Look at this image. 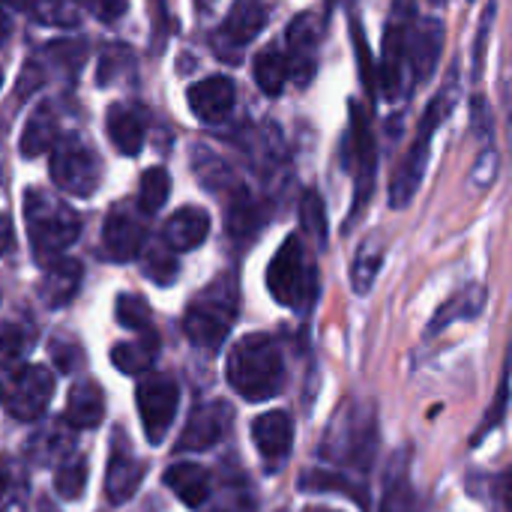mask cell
Segmentation results:
<instances>
[{"instance_id":"cell-1","label":"cell","mask_w":512,"mask_h":512,"mask_svg":"<svg viewBox=\"0 0 512 512\" xmlns=\"http://www.w3.org/2000/svg\"><path fill=\"white\" fill-rule=\"evenodd\" d=\"M228 384L249 402H267L279 396L285 384V363L276 339L267 333L243 336L228 354Z\"/></svg>"},{"instance_id":"cell-2","label":"cell","mask_w":512,"mask_h":512,"mask_svg":"<svg viewBox=\"0 0 512 512\" xmlns=\"http://www.w3.org/2000/svg\"><path fill=\"white\" fill-rule=\"evenodd\" d=\"M24 222H27L30 246L39 264L60 258L81 234L78 213L42 189L24 192Z\"/></svg>"},{"instance_id":"cell-3","label":"cell","mask_w":512,"mask_h":512,"mask_svg":"<svg viewBox=\"0 0 512 512\" xmlns=\"http://www.w3.org/2000/svg\"><path fill=\"white\" fill-rule=\"evenodd\" d=\"M237 309H240V288L237 279L225 273L216 282H210L201 294H195V300L183 315V330L192 339V345L216 351L231 333L237 321Z\"/></svg>"},{"instance_id":"cell-4","label":"cell","mask_w":512,"mask_h":512,"mask_svg":"<svg viewBox=\"0 0 512 512\" xmlns=\"http://www.w3.org/2000/svg\"><path fill=\"white\" fill-rule=\"evenodd\" d=\"M375 450H378V423L372 408L360 402H348L327 429L321 447L324 459H330L333 465L366 471L375 462Z\"/></svg>"},{"instance_id":"cell-5","label":"cell","mask_w":512,"mask_h":512,"mask_svg":"<svg viewBox=\"0 0 512 512\" xmlns=\"http://www.w3.org/2000/svg\"><path fill=\"white\" fill-rule=\"evenodd\" d=\"M267 288L276 297V303H282L288 309H300L312 300L315 270L306 261V252H303V243L297 234H291L273 255V261L267 267Z\"/></svg>"},{"instance_id":"cell-6","label":"cell","mask_w":512,"mask_h":512,"mask_svg":"<svg viewBox=\"0 0 512 512\" xmlns=\"http://www.w3.org/2000/svg\"><path fill=\"white\" fill-rule=\"evenodd\" d=\"M414 9L408 0H399L396 12L390 15V24L384 30V48H381V66L378 81L387 99H399L405 93V72H408V45H411V21Z\"/></svg>"},{"instance_id":"cell-7","label":"cell","mask_w":512,"mask_h":512,"mask_svg":"<svg viewBox=\"0 0 512 512\" xmlns=\"http://www.w3.org/2000/svg\"><path fill=\"white\" fill-rule=\"evenodd\" d=\"M51 180L75 198H90L102 183L99 156L81 141H63L51 156Z\"/></svg>"},{"instance_id":"cell-8","label":"cell","mask_w":512,"mask_h":512,"mask_svg":"<svg viewBox=\"0 0 512 512\" xmlns=\"http://www.w3.org/2000/svg\"><path fill=\"white\" fill-rule=\"evenodd\" d=\"M135 402H138V414H141V426L147 441L156 447L165 441L174 417H177V405H180V390L168 375H147L138 390H135Z\"/></svg>"},{"instance_id":"cell-9","label":"cell","mask_w":512,"mask_h":512,"mask_svg":"<svg viewBox=\"0 0 512 512\" xmlns=\"http://www.w3.org/2000/svg\"><path fill=\"white\" fill-rule=\"evenodd\" d=\"M351 111V174H354V213H360V207L372 198V186H375V168H378V147H375V132H372V117L369 111L351 99L348 105Z\"/></svg>"},{"instance_id":"cell-10","label":"cell","mask_w":512,"mask_h":512,"mask_svg":"<svg viewBox=\"0 0 512 512\" xmlns=\"http://www.w3.org/2000/svg\"><path fill=\"white\" fill-rule=\"evenodd\" d=\"M54 393V375L45 366H24L6 381L3 405L15 420H39L51 402Z\"/></svg>"},{"instance_id":"cell-11","label":"cell","mask_w":512,"mask_h":512,"mask_svg":"<svg viewBox=\"0 0 512 512\" xmlns=\"http://www.w3.org/2000/svg\"><path fill=\"white\" fill-rule=\"evenodd\" d=\"M318 42H321V27H318V18L312 12H303L291 21L288 27V51H291V60H288V75L294 72V81L300 87H306L315 75V66H318Z\"/></svg>"},{"instance_id":"cell-12","label":"cell","mask_w":512,"mask_h":512,"mask_svg":"<svg viewBox=\"0 0 512 512\" xmlns=\"http://www.w3.org/2000/svg\"><path fill=\"white\" fill-rule=\"evenodd\" d=\"M429 159H432V138L417 132L414 144L408 147V153H405V159H402V165L396 168L393 183H390V207H393V210H405V207L414 201L417 189L423 186Z\"/></svg>"},{"instance_id":"cell-13","label":"cell","mask_w":512,"mask_h":512,"mask_svg":"<svg viewBox=\"0 0 512 512\" xmlns=\"http://www.w3.org/2000/svg\"><path fill=\"white\" fill-rule=\"evenodd\" d=\"M144 240H147L144 225L126 210H114L102 225V255L114 264H126L138 258L144 252Z\"/></svg>"},{"instance_id":"cell-14","label":"cell","mask_w":512,"mask_h":512,"mask_svg":"<svg viewBox=\"0 0 512 512\" xmlns=\"http://www.w3.org/2000/svg\"><path fill=\"white\" fill-rule=\"evenodd\" d=\"M186 99H189L192 114L201 123H219V120H225L231 114V108L237 102V87L225 75H210V78L195 81L189 87Z\"/></svg>"},{"instance_id":"cell-15","label":"cell","mask_w":512,"mask_h":512,"mask_svg":"<svg viewBox=\"0 0 512 512\" xmlns=\"http://www.w3.org/2000/svg\"><path fill=\"white\" fill-rule=\"evenodd\" d=\"M228 423H231V408L225 402H207V405L192 411V417H189L177 447L189 450V453L207 450V447H213L225 435Z\"/></svg>"},{"instance_id":"cell-16","label":"cell","mask_w":512,"mask_h":512,"mask_svg":"<svg viewBox=\"0 0 512 512\" xmlns=\"http://www.w3.org/2000/svg\"><path fill=\"white\" fill-rule=\"evenodd\" d=\"M252 438H255V447L264 456V462H270V468H276L291 453L294 423L285 411H267L252 423Z\"/></svg>"},{"instance_id":"cell-17","label":"cell","mask_w":512,"mask_h":512,"mask_svg":"<svg viewBox=\"0 0 512 512\" xmlns=\"http://www.w3.org/2000/svg\"><path fill=\"white\" fill-rule=\"evenodd\" d=\"M381 512H420V498L411 483V465H408V450H399L390 459V468L384 474V498Z\"/></svg>"},{"instance_id":"cell-18","label":"cell","mask_w":512,"mask_h":512,"mask_svg":"<svg viewBox=\"0 0 512 512\" xmlns=\"http://www.w3.org/2000/svg\"><path fill=\"white\" fill-rule=\"evenodd\" d=\"M45 273H42V282H39V297L48 309H57V306H66L78 285H81V264L72 261V258H54L48 264H42Z\"/></svg>"},{"instance_id":"cell-19","label":"cell","mask_w":512,"mask_h":512,"mask_svg":"<svg viewBox=\"0 0 512 512\" xmlns=\"http://www.w3.org/2000/svg\"><path fill=\"white\" fill-rule=\"evenodd\" d=\"M441 45H444V27H441L438 18H426L417 30H411L408 63H411L417 81H429L432 78V72L438 69Z\"/></svg>"},{"instance_id":"cell-20","label":"cell","mask_w":512,"mask_h":512,"mask_svg":"<svg viewBox=\"0 0 512 512\" xmlns=\"http://www.w3.org/2000/svg\"><path fill=\"white\" fill-rule=\"evenodd\" d=\"M210 234V216L201 207H183L165 222V243L171 252H192Z\"/></svg>"},{"instance_id":"cell-21","label":"cell","mask_w":512,"mask_h":512,"mask_svg":"<svg viewBox=\"0 0 512 512\" xmlns=\"http://www.w3.org/2000/svg\"><path fill=\"white\" fill-rule=\"evenodd\" d=\"M270 9L261 0H234V6L225 15V27L222 36L228 39V45H249L264 27H267Z\"/></svg>"},{"instance_id":"cell-22","label":"cell","mask_w":512,"mask_h":512,"mask_svg":"<svg viewBox=\"0 0 512 512\" xmlns=\"http://www.w3.org/2000/svg\"><path fill=\"white\" fill-rule=\"evenodd\" d=\"M165 486L177 495V501H183L192 510H198L210 498V474L201 465H195V462L171 465L165 471Z\"/></svg>"},{"instance_id":"cell-23","label":"cell","mask_w":512,"mask_h":512,"mask_svg":"<svg viewBox=\"0 0 512 512\" xmlns=\"http://www.w3.org/2000/svg\"><path fill=\"white\" fill-rule=\"evenodd\" d=\"M105 414V399L96 381H78L72 384L66 396V423L75 429H93Z\"/></svg>"},{"instance_id":"cell-24","label":"cell","mask_w":512,"mask_h":512,"mask_svg":"<svg viewBox=\"0 0 512 512\" xmlns=\"http://www.w3.org/2000/svg\"><path fill=\"white\" fill-rule=\"evenodd\" d=\"M105 126H108L111 144H114L123 156H138V153H141L147 129H144V120H141L132 108L114 105V108L108 111V117H105Z\"/></svg>"},{"instance_id":"cell-25","label":"cell","mask_w":512,"mask_h":512,"mask_svg":"<svg viewBox=\"0 0 512 512\" xmlns=\"http://www.w3.org/2000/svg\"><path fill=\"white\" fill-rule=\"evenodd\" d=\"M459 96H462V81H459V63L450 66L447 78H444V87L429 99L426 111H423V120H420V135H435L453 114V108L459 105Z\"/></svg>"},{"instance_id":"cell-26","label":"cell","mask_w":512,"mask_h":512,"mask_svg":"<svg viewBox=\"0 0 512 512\" xmlns=\"http://www.w3.org/2000/svg\"><path fill=\"white\" fill-rule=\"evenodd\" d=\"M144 480V462L132 459V456H123V453H114L111 462H108V474H105V495L111 504H126L138 486Z\"/></svg>"},{"instance_id":"cell-27","label":"cell","mask_w":512,"mask_h":512,"mask_svg":"<svg viewBox=\"0 0 512 512\" xmlns=\"http://www.w3.org/2000/svg\"><path fill=\"white\" fill-rule=\"evenodd\" d=\"M156 354H159V336L150 333V330H144L141 339L114 345L111 363H114V369L123 372V375H144V372L156 363Z\"/></svg>"},{"instance_id":"cell-28","label":"cell","mask_w":512,"mask_h":512,"mask_svg":"<svg viewBox=\"0 0 512 512\" xmlns=\"http://www.w3.org/2000/svg\"><path fill=\"white\" fill-rule=\"evenodd\" d=\"M483 303H486V291L480 285H471L459 294H453L435 315H432V324H429V336L447 330L453 321H468V318H477L483 312Z\"/></svg>"},{"instance_id":"cell-29","label":"cell","mask_w":512,"mask_h":512,"mask_svg":"<svg viewBox=\"0 0 512 512\" xmlns=\"http://www.w3.org/2000/svg\"><path fill=\"white\" fill-rule=\"evenodd\" d=\"M381 264H384V243L378 237L363 240L357 255H354V264H351V285H354L357 294H369L372 291Z\"/></svg>"},{"instance_id":"cell-30","label":"cell","mask_w":512,"mask_h":512,"mask_svg":"<svg viewBox=\"0 0 512 512\" xmlns=\"http://www.w3.org/2000/svg\"><path fill=\"white\" fill-rule=\"evenodd\" d=\"M255 84L267 93V96H279L285 81H288V57L276 48H264L261 54H255Z\"/></svg>"},{"instance_id":"cell-31","label":"cell","mask_w":512,"mask_h":512,"mask_svg":"<svg viewBox=\"0 0 512 512\" xmlns=\"http://www.w3.org/2000/svg\"><path fill=\"white\" fill-rule=\"evenodd\" d=\"M57 141V123L48 111H36L24 132H21V156L33 159V156H42L45 150H51V144Z\"/></svg>"},{"instance_id":"cell-32","label":"cell","mask_w":512,"mask_h":512,"mask_svg":"<svg viewBox=\"0 0 512 512\" xmlns=\"http://www.w3.org/2000/svg\"><path fill=\"white\" fill-rule=\"evenodd\" d=\"M171 195V177L165 168H150L144 171L141 177V186H138V207L141 213H159L165 207Z\"/></svg>"},{"instance_id":"cell-33","label":"cell","mask_w":512,"mask_h":512,"mask_svg":"<svg viewBox=\"0 0 512 512\" xmlns=\"http://www.w3.org/2000/svg\"><path fill=\"white\" fill-rule=\"evenodd\" d=\"M117 321L126 327V330H135V333H144L150 330V321H153V309L147 306L144 297L138 294H120L117 297Z\"/></svg>"},{"instance_id":"cell-34","label":"cell","mask_w":512,"mask_h":512,"mask_svg":"<svg viewBox=\"0 0 512 512\" xmlns=\"http://www.w3.org/2000/svg\"><path fill=\"white\" fill-rule=\"evenodd\" d=\"M87 486V462L84 459H72L66 465H60V471L54 474V489L63 501H78L84 495Z\"/></svg>"},{"instance_id":"cell-35","label":"cell","mask_w":512,"mask_h":512,"mask_svg":"<svg viewBox=\"0 0 512 512\" xmlns=\"http://www.w3.org/2000/svg\"><path fill=\"white\" fill-rule=\"evenodd\" d=\"M300 222H303V231L312 234L321 246L327 243V213H324V201L312 189L300 201Z\"/></svg>"},{"instance_id":"cell-36","label":"cell","mask_w":512,"mask_h":512,"mask_svg":"<svg viewBox=\"0 0 512 512\" xmlns=\"http://www.w3.org/2000/svg\"><path fill=\"white\" fill-rule=\"evenodd\" d=\"M144 273H147L150 282H156L162 288L171 285L177 279V273H180L174 252L171 249H147L144 252Z\"/></svg>"},{"instance_id":"cell-37","label":"cell","mask_w":512,"mask_h":512,"mask_svg":"<svg viewBox=\"0 0 512 512\" xmlns=\"http://www.w3.org/2000/svg\"><path fill=\"white\" fill-rule=\"evenodd\" d=\"M228 225H231V234H237V237H246V234H255L258 231L261 216H258V207L252 204V198H237L231 204Z\"/></svg>"},{"instance_id":"cell-38","label":"cell","mask_w":512,"mask_h":512,"mask_svg":"<svg viewBox=\"0 0 512 512\" xmlns=\"http://www.w3.org/2000/svg\"><path fill=\"white\" fill-rule=\"evenodd\" d=\"M495 12H498V3L492 0V3L486 6L483 18H480V30H477V39H474V57H471V75H474V81H480V78H483V63H486V39H489V33H492Z\"/></svg>"},{"instance_id":"cell-39","label":"cell","mask_w":512,"mask_h":512,"mask_svg":"<svg viewBox=\"0 0 512 512\" xmlns=\"http://www.w3.org/2000/svg\"><path fill=\"white\" fill-rule=\"evenodd\" d=\"M498 165H501L498 150L492 144L483 147L480 156H477V162H474V168H471V183L480 186V189H489L495 183V177H498Z\"/></svg>"},{"instance_id":"cell-40","label":"cell","mask_w":512,"mask_h":512,"mask_svg":"<svg viewBox=\"0 0 512 512\" xmlns=\"http://www.w3.org/2000/svg\"><path fill=\"white\" fill-rule=\"evenodd\" d=\"M507 399H510V381H507V372H504L501 387H498V396H495V405H492V411H486V420H483V426L474 432V441H471V444H480L486 432H492V429L501 426V420H504V414H507Z\"/></svg>"},{"instance_id":"cell-41","label":"cell","mask_w":512,"mask_h":512,"mask_svg":"<svg viewBox=\"0 0 512 512\" xmlns=\"http://www.w3.org/2000/svg\"><path fill=\"white\" fill-rule=\"evenodd\" d=\"M24 345H27V336L18 324H0V360L3 363L21 357Z\"/></svg>"},{"instance_id":"cell-42","label":"cell","mask_w":512,"mask_h":512,"mask_svg":"<svg viewBox=\"0 0 512 512\" xmlns=\"http://www.w3.org/2000/svg\"><path fill=\"white\" fill-rule=\"evenodd\" d=\"M90 15H96L99 21H117L120 15H126L129 3L126 0H78Z\"/></svg>"},{"instance_id":"cell-43","label":"cell","mask_w":512,"mask_h":512,"mask_svg":"<svg viewBox=\"0 0 512 512\" xmlns=\"http://www.w3.org/2000/svg\"><path fill=\"white\" fill-rule=\"evenodd\" d=\"M354 39H357V57H360V69H363V84L375 90V75H372V54H366V42L360 27H354Z\"/></svg>"},{"instance_id":"cell-44","label":"cell","mask_w":512,"mask_h":512,"mask_svg":"<svg viewBox=\"0 0 512 512\" xmlns=\"http://www.w3.org/2000/svg\"><path fill=\"white\" fill-rule=\"evenodd\" d=\"M9 246H12V225H9V219L0 213V255H6Z\"/></svg>"},{"instance_id":"cell-45","label":"cell","mask_w":512,"mask_h":512,"mask_svg":"<svg viewBox=\"0 0 512 512\" xmlns=\"http://www.w3.org/2000/svg\"><path fill=\"white\" fill-rule=\"evenodd\" d=\"M9 33H12V21H9V15L3 9V0H0V45L9 39Z\"/></svg>"},{"instance_id":"cell-46","label":"cell","mask_w":512,"mask_h":512,"mask_svg":"<svg viewBox=\"0 0 512 512\" xmlns=\"http://www.w3.org/2000/svg\"><path fill=\"white\" fill-rule=\"evenodd\" d=\"M6 492H9V483H6V477L0 474V504H3V498H6Z\"/></svg>"},{"instance_id":"cell-47","label":"cell","mask_w":512,"mask_h":512,"mask_svg":"<svg viewBox=\"0 0 512 512\" xmlns=\"http://www.w3.org/2000/svg\"><path fill=\"white\" fill-rule=\"evenodd\" d=\"M306 512H336V510H318V507H312V510H306Z\"/></svg>"},{"instance_id":"cell-48","label":"cell","mask_w":512,"mask_h":512,"mask_svg":"<svg viewBox=\"0 0 512 512\" xmlns=\"http://www.w3.org/2000/svg\"><path fill=\"white\" fill-rule=\"evenodd\" d=\"M432 3H441V0H432Z\"/></svg>"}]
</instances>
